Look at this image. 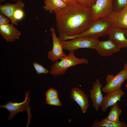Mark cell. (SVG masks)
Wrapping results in <instances>:
<instances>
[{
  "label": "cell",
  "mask_w": 127,
  "mask_h": 127,
  "mask_svg": "<svg viewBox=\"0 0 127 127\" xmlns=\"http://www.w3.org/2000/svg\"><path fill=\"white\" fill-rule=\"evenodd\" d=\"M54 13L59 38L80 34L93 22L90 7L76 3L67 5Z\"/></svg>",
  "instance_id": "obj_1"
},
{
  "label": "cell",
  "mask_w": 127,
  "mask_h": 127,
  "mask_svg": "<svg viewBox=\"0 0 127 127\" xmlns=\"http://www.w3.org/2000/svg\"><path fill=\"white\" fill-rule=\"evenodd\" d=\"M114 27L105 17L101 18L93 22L88 29L81 34L73 36L63 37L60 38V40L61 41H66L81 37L98 38L108 35Z\"/></svg>",
  "instance_id": "obj_2"
},
{
  "label": "cell",
  "mask_w": 127,
  "mask_h": 127,
  "mask_svg": "<svg viewBox=\"0 0 127 127\" xmlns=\"http://www.w3.org/2000/svg\"><path fill=\"white\" fill-rule=\"evenodd\" d=\"M51 64L50 74L56 77L65 73L68 69L72 66L88 64V60L83 57L78 58L75 56L74 52H70L68 55L61 59L60 61L57 60Z\"/></svg>",
  "instance_id": "obj_3"
},
{
  "label": "cell",
  "mask_w": 127,
  "mask_h": 127,
  "mask_svg": "<svg viewBox=\"0 0 127 127\" xmlns=\"http://www.w3.org/2000/svg\"><path fill=\"white\" fill-rule=\"evenodd\" d=\"M99 40L98 38L90 37H81L69 41H61L64 50L74 52L79 49L88 48L95 49Z\"/></svg>",
  "instance_id": "obj_4"
},
{
  "label": "cell",
  "mask_w": 127,
  "mask_h": 127,
  "mask_svg": "<svg viewBox=\"0 0 127 127\" xmlns=\"http://www.w3.org/2000/svg\"><path fill=\"white\" fill-rule=\"evenodd\" d=\"M113 0H96L89 7L93 22L107 17L113 11Z\"/></svg>",
  "instance_id": "obj_5"
},
{
  "label": "cell",
  "mask_w": 127,
  "mask_h": 127,
  "mask_svg": "<svg viewBox=\"0 0 127 127\" xmlns=\"http://www.w3.org/2000/svg\"><path fill=\"white\" fill-rule=\"evenodd\" d=\"M127 79V69L124 68L116 75L108 74L106 78V84L102 89V92H109L121 89L122 85Z\"/></svg>",
  "instance_id": "obj_6"
},
{
  "label": "cell",
  "mask_w": 127,
  "mask_h": 127,
  "mask_svg": "<svg viewBox=\"0 0 127 127\" xmlns=\"http://www.w3.org/2000/svg\"><path fill=\"white\" fill-rule=\"evenodd\" d=\"M50 30L52 36L53 45L52 50L48 52V57L54 62L58 60L61 59L67 55L63 51L61 41L57 37L55 29L51 27Z\"/></svg>",
  "instance_id": "obj_7"
},
{
  "label": "cell",
  "mask_w": 127,
  "mask_h": 127,
  "mask_svg": "<svg viewBox=\"0 0 127 127\" xmlns=\"http://www.w3.org/2000/svg\"><path fill=\"white\" fill-rule=\"evenodd\" d=\"M30 101L29 92H28L26 93L25 99L22 102L17 103L10 101L5 105H0V107L5 108L9 111L10 114L8 119L11 120L18 113L24 111H29L30 110L29 106Z\"/></svg>",
  "instance_id": "obj_8"
},
{
  "label": "cell",
  "mask_w": 127,
  "mask_h": 127,
  "mask_svg": "<svg viewBox=\"0 0 127 127\" xmlns=\"http://www.w3.org/2000/svg\"><path fill=\"white\" fill-rule=\"evenodd\" d=\"M105 17L114 27L127 28V7L119 11H113Z\"/></svg>",
  "instance_id": "obj_9"
},
{
  "label": "cell",
  "mask_w": 127,
  "mask_h": 127,
  "mask_svg": "<svg viewBox=\"0 0 127 127\" xmlns=\"http://www.w3.org/2000/svg\"><path fill=\"white\" fill-rule=\"evenodd\" d=\"M121 48L109 39L103 41L99 40L95 49L100 56H107L118 52Z\"/></svg>",
  "instance_id": "obj_10"
},
{
  "label": "cell",
  "mask_w": 127,
  "mask_h": 127,
  "mask_svg": "<svg viewBox=\"0 0 127 127\" xmlns=\"http://www.w3.org/2000/svg\"><path fill=\"white\" fill-rule=\"evenodd\" d=\"M13 25L9 23L0 25V34L7 42H13L20 39L21 33Z\"/></svg>",
  "instance_id": "obj_11"
},
{
  "label": "cell",
  "mask_w": 127,
  "mask_h": 127,
  "mask_svg": "<svg viewBox=\"0 0 127 127\" xmlns=\"http://www.w3.org/2000/svg\"><path fill=\"white\" fill-rule=\"evenodd\" d=\"M102 87L99 80L97 79L93 82L92 88L89 90L90 96L93 102V107L96 111L99 110L103 102V97L102 92Z\"/></svg>",
  "instance_id": "obj_12"
},
{
  "label": "cell",
  "mask_w": 127,
  "mask_h": 127,
  "mask_svg": "<svg viewBox=\"0 0 127 127\" xmlns=\"http://www.w3.org/2000/svg\"><path fill=\"white\" fill-rule=\"evenodd\" d=\"M71 98L80 106L84 113L86 112L89 107L88 96L79 88L75 87L72 89L70 92Z\"/></svg>",
  "instance_id": "obj_13"
},
{
  "label": "cell",
  "mask_w": 127,
  "mask_h": 127,
  "mask_svg": "<svg viewBox=\"0 0 127 127\" xmlns=\"http://www.w3.org/2000/svg\"><path fill=\"white\" fill-rule=\"evenodd\" d=\"M25 6L22 0H17L16 2L13 4L8 3L0 5V13L9 18L12 24L17 26L18 25V22L15 21L13 18L14 13L17 9L23 8Z\"/></svg>",
  "instance_id": "obj_14"
},
{
  "label": "cell",
  "mask_w": 127,
  "mask_h": 127,
  "mask_svg": "<svg viewBox=\"0 0 127 127\" xmlns=\"http://www.w3.org/2000/svg\"><path fill=\"white\" fill-rule=\"evenodd\" d=\"M103 97L101 106L102 111L105 112L109 107L120 100L121 97L124 95V92L121 89L109 92Z\"/></svg>",
  "instance_id": "obj_15"
},
{
  "label": "cell",
  "mask_w": 127,
  "mask_h": 127,
  "mask_svg": "<svg viewBox=\"0 0 127 127\" xmlns=\"http://www.w3.org/2000/svg\"><path fill=\"white\" fill-rule=\"evenodd\" d=\"M108 35L109 39L122 48H127V38L124 29L114 27Z\"/></svg>",
  "instance_id": "obj_16"
},
{
  "label": "cell",
  "mask_w": 127,
  "mask_h": 127,
  "mask_svg": "<svg viewBox=\"0 0 127 127\" xmlns=\"http://www.w3.org/2000/svg\"><path fill=\"white\" fill-rule=\"evenodd\" d=\"M43 8L52 14L66 7L67 4L62 0H44Z\"/></svg>",
  "instance_id": "obj_17"
},
{
  "label": "cell",
  "mask_w": 127,
  "mask_h": 127,
  "mask_svg": "<svg viewBox=\"0 0 127 127\" xmlns=\"http://www.w3.org/2000/svg\"><path fill=\"white\" fill-rule=\"evenodd\" d=\"M92 127H127V124L124 122L119 121L113 122L105 118L100 121L95 120L91 126Z\"/></svg>",
  "instance_id": "obj_18"
},
{
  "label": "cell",
  "mask_w": 127,
  "mask_h": 127,
  "mask_svg": "<svg viewBox=\"0 0 127 127\" xmlns=\"http://www.w3.org/2000/svg\"><path fill=\"white\" fill-rule=\"evenodd\" d=\"M122 112L121 110L116 103L112 106L108 116L105 119L112 122L119 121V116L121 115Z\"/></svg>",
  "instance_id": "obj_19"
},
{
  "label": "cell",
  "mask_w": 127,
  "mask_h": 127,
  "mask_svg": "<svg viewBox=\"0 0 127 127\" xmlns=\"http://www.w3.org/2000/svg\"><path fill=\"white\" fill-rule=\"evenodd\" d=\"M23 8H18L15 11L13 16L14 20L16 22L20 21L24 19L25 16V12Z\"/></svg>",
  "instance_id": "obj_20"
},
{
  "label": "cell",
  "mask_w": 127,
  "mask_h": 127,
  "mask_svg": "<svg viewBox=\"0 0 127 127\" xmlns=\"http://www.w3.org/2000/svg\"><path fill=\"white\" fill-rule=\"evenodd\" d=\"M33 65L37 74H47L49 72L43 66L36 62L33 63Z\"/></svg>",
  "instance_id": "obj_21"
},
{
  "label": "cell",
  "mask_w": 127,
  "mask_h": 127,
  "mask_svg": "<svg viewBox=\"0 0 127 127\" xmlns=\"http://www.w3.org/2000/svg\"><path fill=\"white\" fill-rule=\"evenodd\" d=\"M46 100L58 97L57 91L55 89L50 88L46 92L45 94Z\"/></svg>",
  "instance_id": "obj_22"
},
{
  "label": "cell",
  "mask_w": 127,
  "mask_h": 127,
  "mask_svg": "<svg viewBox=\"0 0 127 127\" xmlns=\"http://www.w3.org/2000/svg\"><path fill=\"white\" fill-rule=\"evenodd\" d=\"M127 0H116V6L114 8L113 11L121 10L126 7Z\"/></svg>",
  "instance_id": "obj_23"
},
{
  "label": "cell",
  "mask_w": 127,
  "mask_h": 127,
  "mask_svg": "<svg viewBox=\"0 0 127 127\" xmlns=\"http://www.w3.org/2000/svg\"><path fill=\"white\" fill-rule=\"evenodd\" d=\"M96 0H75L76 3L90 7L93 5Z\"/></svg>",
  "instance_id": "obj_24"
},
{
  "label": "cell",
  "mask_w": 127,
  "mask_h": 127,
  "mask_svg": "<svg viewBox=\"0 0 127 127\" xmlns=\"http://www.w3.org/2000/svg\"><path fill=\"white\" fill-rule=\"evenodd\" d=\"M46 103L47 104L52 105L59 106H61V102L58 97L46 100Z\"/></svg>",
  "instance_id": "obj_25"
},
{
  "label": "cell",
  "mask_w": 127,
  "mask_h": 127,
  "mask_svg": "<svg viewBox=\"0 0 127 127\" xmlns=\"http://www.w3.org/2000/svg\"><path fill=\"white\" fill-rule=\"evenodd\" d=\"M10 22L11 21L9 18L0 13V25L9 24Z\"/></svg>",
  "instance_id": "obj_26"
},
{
  "label": "cell",
  "mask_w": 127,
  "mask_h": 127,
  "mask_svg": "<svg viewBox=\"0 0 127 127\" xmlns=\"http://www.w3.org/2000/svg\"><path fill=\"white\" fill-rule=\"evenodd\" d=\"M64 2H65L67 5L69 4H72L73 3L69 0H62Z\"/></svg>",
  "instance_id": "obj_27"
},
{
  "label": "cell",
  "mask_w": 127,
  "mask_h": 127,
  "mask_svg": "<svg viewBox=\"0 0 127 127\" xmlns=\"http://www.w3.org/2000/svg\"><path fill=\"white\" fill-rule=\"evenodd\" d=\"M123 68L127 69V63H126L123 66Z\"/></svg>",
  "instance_id": "obj_28"
},
{
  "label": "cell",
  "mask_w": 127,
  "mask_h": 127,
  "mask_svg": "<svg viewBox=\"0 0 127 127\" xmlns=\"http://www.w3.org/2000/svg\"><path fill=\"white\" fill-rule=\"evenodd\" d=\"M124 31L126 35L127 38V30H124Z\"/></svg>",
  "instance_id": "obj_29"
},
{
  "label": "cell",
  "mask_w": 127,
  "mask_h": 127,
  "mask_svg": "<svg viewBox=\"0 0 127 127\" xmlns=\"http://www.w3.org/2000/svg\"><path fill=\"white\" fill-rule=\"evenodd\" d=\"M5 0H0V3L5 1Z\"/></svg>",
  "instance_id": "obj_30"
},
{
  "label": "cell",
  "mask_w": 127,
  "mask_h": 127,
  "mask_svg": "<svg viewBox=\"0 0 127 127\" xmlns=\"http://www.w3.org/2000/svg\"><path fill=\"white\" fill-rule=\"evenodd\" d=\"M69 0L75 3V0Z\"/></svg>",
  "instance_id": "obj_31"
},
{
  "label": "cell",
  "mask_w": 127,
  "mask_h": 127,
  "mask_svg": "<svg viewBox=\"0 0 127 127\" xmlns=\"http://www.w3.org/2000/svg\"><path fill=\"white\" fill-rule=\"evenodd\" d=\"M17 0H12V1L14 2L16 1Z\"/></svg>",
  "instance_id": "obj_32"
},
{
  "label": "cell",
  "mask_w": 127,
  "mask_h": 127,
  "mask_svg": "<svg viewBox=\"0 0 127 127\" xmlns=\"http://www.w3.org/2000/svg\"><path fill=\"white\" fill-rule=\"evenodd\" d=\"M126 7H127V3L126 4Z\"/></svg>",
  "instance_id": "obj_33"
}]
</instances>
